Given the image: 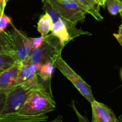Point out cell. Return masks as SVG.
<instances>
[{
	"instance_id": "cell-1",
	"label": "cell",
	"mask_w": 122,
	"mask_h": 122,
	"mask_svg": "<svg viewBox=\"0 0 122 122\" xmlns=\"http://www.w3.org/2000/svg\"><path fill=\"white\" fill-rule=\"evenodd\" d=\"M46 1L58 13L61 19L65 22L72 39L81 35H90L76 27L78 23H83L86 19L87 12L76 0H43Z\"/></svg>"
},
{
	"instance_id": "cell-2",
	"label": "cell",
	"mask_w": 122,
	"mask_h": 122,
	"mask_svg": "<svg viewBox=\"0 0 122 122\" xmlns=\"http://www.w3.org/2000/svg\"><path fill=\"white\" fill-rule=\"evenodd\" d=\"M44 86L38 75L31 79L16 86L8 92L1 116L16 113L22 107L33 91ZM46 89V88H45Z\"/></svg>"
},
{
	"instance_id": "cell-3",
	"label": "cell",
	"mask_w": 122,
	"mask_h": 122,
	"mask_svg": "<svg viewBox=\"0 0 122 122\" xmlns=\"http://www.w3.org/2000/svg\"><path fill=\"white\" fill-rule=\"evenodd\" d=\"M56 102L44 86L33 91L17 113L27 116L44 115L55 110Z\"/></svg>"
},
{
	"instance_id": "cell-4",
	"label": "cell",
	"mask_w": 122,
	"mask_h": 122,
	"mask_svg": "<svg viewBox=\"0 0 122 122\" xmlns=\"http://www.w3.org/2000/svg\"><path fill=\"white\" fill-rule=\"evenodd\" d=\"M63 48L64 46L62 45L59 39L50 33L44 37L41 45L32 51L27 60L39 65L48 62L54 64L56 60L61 56Z\"/></svg>"
},
{
	"instance_id": "cell-5",
	"label": "cell",
	"mask_w": 122,
	"mask_h": 122,
	"mask_svg": "<svg viewBox=\"0 0 122 122\" xmlns=\"http://www.w3.org/2000/svg\"><path fill=\"white\" fill-rule=\"evenodd\" d=\"M54 66L72 83L79 92L90 103L96 100L92 93L91 87L66 63L61 56L56 60Z\"/></svg>"
},
{
	"instance_id": "cell-6",
	"label": "cell",
	"mask_w": 122,
	"mask_h": 122,
	"mask_svg": "<svg viewBox=\"0 0 122 122\" xmlns=\"http://www.w3.org/2000/svg\"><path fill=\"white\" fill-rule=\"evenodd\" d=\"M11 25L12 29L10 32L12 38V53L19 62L27 60L33 50L31 38L17 29L13 23Z\"/></svg>"
},
{
	"instance_id": "cell-7",
	"label": "cell",
	"mask_w": 122,
	"mask_h": 122,
	"mask_svg": "<svg viewBox=\"0 0 122 122\" xmlns=\"http://www.w3.org/2000/svg\"><path fill=\"white\" fill-rule=\"evenodd\" d=\"M43 3H44V6L42 8L45 11V13L49 14L53 23L51 33L57 37L60 40L62 45L65 46L72 39L67 25L65 22L61 19L58 13L47 2L45 1Z\"/></svg>"
},
{
	"instance_id": "cell-8",
	"label": "cell",
	"mask_w": 122,
	"mask_h": 122,
	"mask_svg": "<svg viewBox=\"0 0 122 122\" xmlns=\"http://www.w3.org/2000/svg\"><path fill=\"white\" fill-rule=\"evenodd\" d=\"M92 122H116L117 119L112 110L104 104L94 100L91 102Z\"/></svg>"
},
{
	"instance_id": "cell-9",
	"label": "cell",
	"mask_w": 122,
	"mask_h": 122,
	"mask_svg": "<svg viewBox=\"0 0 122 122\" xmlns=\"http://www.w3.org/2000/svg\"><path fill=\"white\" fill-rule=\"evenodd\" d=\"M20 67V62L18 61L0 73V89H10L18 85V75Z\"/></svg>"
},
{
	"instance_id": "cell-10",
	"label": "cell",
	"mask_w": 122,
	"mask_h": 122,
	"mask_svg": "<svg viewBox=\"0 0 122 122\" xmlns=\"http://www.w3.org/2000/svg\"><path fill=\"white\" fill-rule=\"evenodd\" d=\"M48 119L49 117L45 114L32 116L16 112L0 116V122H49Z\"/></svg>"
},
{
	"instance_id": "cell-11",
	"label": "cell",
	"mask_w": 122,
	"mask_h": 122,
	"mask_svg": "<svg viewBox=\"0 0 122 122\" xmlns=\"http://www.w3.org/2000/svg\"><path fill=\"white\" fill-rule=\"evenodd\" d=\"M41 65L30 63L26 60L20 62V67L18 75L17 84L22 83L31 79L38 75V70Z\"/></svg>"
},
{
	"instance_id": "cell-12",
	"label": "cell",
	"mask_w": 122,
	"mask_h": 122,
	"mask_svg": "<svg viewBox=\"0 0 122 122\" xmlns=\"http://www.w3.org/2000/svg\"><path fill=\"white\" fill-rule=\"evenodd\" d=\"M55 66L50 62L42 64L39 67L38 75L42 82L44 83L45 88L50 94H52L50 86L51 77L55 70Z\"/></svg>"
},
{
	"instance_id": "cell-13",
	"label": "cell",
	"mask_w": 122,
	"mask_h": 122,
	"mask_svg": "<svg viewBox=\"0 0 122 122\" xmlns=\"http://www.w3.org/2000/svg\"><path fill=\"white\" fill-rule=\"evenodd\" d=\"M87 12L92 15L97 21L103 20L102 15L100 13V5L96 0H76Z\"/></svg>"
},
{
	"instance_id": "cell-14",
	"label": "cell",
	"mask_w": 122,
	"mask_h": 122,
	"mask_svg": "<svg viewBox=\"0 0 122 122\" xmlns=\"http://www.w3.org/2000/svg\"><path fill=\"white\" fill-rule=\"evenodd\" d=\"M53 20L49 14H45L41 15L37 23V30L41 34V36L45 37L49 35V32H51L53 28Z\"/></svg>"
},
{
	"instance_id": "cell-15",
	"label": "cell",
	"mask_w": 122,
	"mask_h": 122,
	"mask_svg": "<svg viewBox=\"0 0 122 122\" xmlns=\"http://www.w3.org/2000/svg\"><path fill=\"white\" fill-rule=\"evenodd\" d=\"M12 51L13 46L10 32L3 31L0 33V55L8 52L12 53Z\"/></svg>"
},
{
	"instance_id": "cell-16",
	"label": "cell",
	"mask_w": 122,
	"mask_h": 122,
	"mask_svg": "<svg viewBox=\"0 0 122 122\" xmlns=\"http://www.w3.org/2000/svg\"><path fill=\"white\" fill-rule=\"evenodd\" d=\"M18 62L11 52L0 55V73L3 72Z\"/></svg>"
},
{
	"instance_id": "cell-17",
	"label": "cell",
	"mask_w": 122,
	"mask_h": 122,
	"mask_svg": "<svg viewBox=\"0 0 122 122\" xmlns=\"http://www.w3.org/2000/svg\"><path fill=\"white\" fill-rule=\"evenodd\" d=\"M105 5L110 14L122 15V4L118 0H105Z\"/></svg>"
},
{
	"instance_id": "cell-18",
	"label": "cell",
	"mask_w": 122,
	"mask_h": 122,
	"mask_svg": "<svg viewBox=\"0 0 122 122\" xmlns=\"http://www.w3.org/2000/svg\"><path fill=\"white\" fill-rule=\"evenodd\" d=\"M11 19L8 15L4 14L0 17V33L6 30L8 25H11Z\"/></svg>"
},
{
	"instance_id": "cell-19",
	"label": "cell",
	"mask_w": 122,
	"mask_h": 122,
	"mask_svg": "<svg viewBox=\"0 0 122 122\" xmlns=\"http://www.w3.org/2000/svg\"><path fill=\"white\" fill-rule=\"evenodd\" d=\"M71 107L72 108L73 110L74 111L75 113V115L77 116V117L78 121V122H90L88 118L87 117L85 116H83L82 114L80 113V112H79L76 106H75V103L74 102V100L72 101L71 104Z\"/></svg>"
},
{
	"instance_id": "cell-20",
	"label": "cell",
	"mask_w": 122,
	"mask_h": 122,
	"mask_svg": "<svg viewBox=\"0 0 122 122\" xmlns=\"http://www.w3.org/2000/svg\"><path fill=\"white\" fill-rule=\"evenodd\" d=\"M12 88L7 89H0V116H1V113L2 112V109H3L4 106L6 95H7L8 92Z\"/></svg>"
},
{
	"instance_id": "cell-21",
	"label": "cell",
	"mask_w": 122,
	"mask_h": 122,
	"mask_svg": "<svg viewBox=\"0 0 122 122\" xmlns=\"http://www.w3.org/2000/svg\"><path fill=\"white\" fill-rule=\"evenodd\" d=\"M31 39L32 41V46H33V48L34 50V49L39 47L41 45L43 39H44V37L40 36L37 37V38H31Z\"/></svg>"
},
{
	"instance_id": "cell-22",
	"label": "cell",
	"mask_w": 122,
	"mask_h": 122,
	"mask_svg": "<svg viewBox=\"0 0 122 122\" xmlns=\"http://www.w3.org/2000/svg\"><path fill=\"white\" fill-rule=\"evenodd\" d=\"M6 4L7 3L6 0H0V17L4 14V10Z\"/></svg>"
},
{
	"instance_id": "cell-23",
	"label": "cell",
	"mask_w": 122,
	"mask_h": 122,
	"mask_svg": "<svg viewBox=\"0 0 122 122\" xmlns=\"http://www.w3.org/2000/svg\"><path fill=\"white\" fill-rule=\"evenodd\" d=\"M113 36L117 39V41L120 44L121 46L122 47V35H120L118 34V33H114Z\"/></svg>"
},
{
	"instance_id": "cell-24",
	"label": "cell",
	"mask_w": 122,
	"mask_h": 122,
	"mask_svg": "<svg viewBox=\"0 0 122 122\" xmlns=\"http://www.w3.org/2000/svg\"><path fill=\"white\" fill-rule=\"evenodd\" d=\"M49 122H62V116L61 115L58 116L56 119L51 121H49Z\"/></svg>"
},
{
	"instance_id": "cell-25",
	"label": "cell",
	"mask_w": 122,
	"mask_h": 122,
	"mask_svg": "<svg viewBox=\"0 0 122 122\" xmlns=\"http://www.w3.org/2000/svg\"><path fill=\"white\" fill-rule=\"evenodd\" d=\"M99 4L100 5V7H103L104 8H105L106 5H105V0H96Z\"/></svg>"
},
{
	"instance_id": "cell-26",
	"label": "cell",
	"mask_w": 122,
	"mask_h": 122,
	"mask_svg": "<svg viewBox=\"0 0 122 122\" xmlns=\"http://www.w3.org/2000/svg\"><path fill=\"white\" fill-rule=\"evenodd\" d=\"M118 34L120 35H122V24L120 25L119 28H118Z\"/></svg>"
},
{
	"instance_id": "cell-27",
	"label": "cell",
	"mask_w": 122,
	"mask_h": 122,
	"mask_svg": "<svg viewBox=\"0 0 122 122\" xmlns=\"http://www.w3.org/2000/svg\"><path fill=\"white\" fill-rule=\"evenodd\" d=\"M122 122V115L118 116V117L117 119V122Z\"/></svg>"
},
{
	"instance_id": "cell-28",
	"label": "cell",
	"mask_w": 122,
	"mask_h": 122,
	"mask_svg": "<svg viewBox=\"0 0 122 122\" xmlns=\"http://www.w3.org/2000/svg\"><path fill=\"white\" fill-rule=\"evenodd\" d=\"M120 75H121V77H122V69H121Z\"/></svg>"
},
{
	"instance_id": "cell-29",
	"label": "cell",
	"mask_w": 122,
	"mask_h": 122,
	"mask_svg": "<svg viewBox=\"0 0 122 122\" xmlns=\"http://www.w3.org/2000/svg\"><path fill=\"white\" fill-rule=\"evenodd\" d=\"M118 1H119L121 3H122V0H118Z\"/></svg>"
},
{
	"instance_id": "cell-30",
	"label": "cell",
	"mask_w": 122,
	"mask_h": 122,
	"mask_svg": "<svg viewBox=\"0 0 122 122\" xmlns=\"http://www.w3.org/2000/svg\"><path fill=\"white\" fill-rule=\"evenodd\" d=\"M10 0H6V3H7V2H8V1H9Z\"/></svg>"
},
{
	"instance_id": "cell-31",
	"label": "cell",
	"mask_w": 122,
	"mask_h": 122,
	"mask_svg": "<svg viewBox=\"0 0 122 122\" xmlns=\"http://www.w3.org/2000/svg\"><path fill=\"white\" fill-rule=\"evenodd\" d=\"M41 1H43V0H41Z\"/></svg>"
}]
</instances>
